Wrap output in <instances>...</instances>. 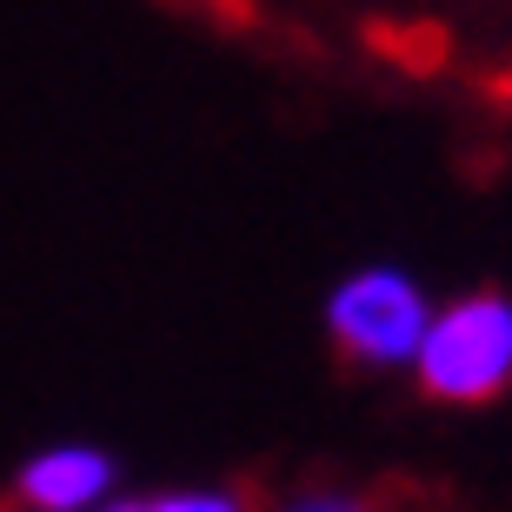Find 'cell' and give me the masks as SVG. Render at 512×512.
<instances>
[{"label": "cell", "instance_id": "1", "mask_svg": "<svg viewBox=\"0 0 512 512\" xmlns=\"http://www.w3.org/2000/svg\"><path fill=\"white\" fill-rule=\"evenodd\" d=\"M406 373L439 406H486V399H499L512 386V300L486 286V293H459V300L433 306Z\"/></svg>", "mask_w": 512, "mask_h": 512}, {"label": "cell", "instance_id": "4", "mask_svg": "<svg viewBox=\"0 0 512 512\" xmlns=\"http://www.w3.org/2000/svg\"><path fill=\"white\" fill-rule=\"evenodd\" d=\"M120 512H240L247 493H220V486H180V493H120Z\"/></svg>", "mask_w": 512, "mask_h": 512}, {"label": "cell", "instance_id": "3", "mask_svg": "<svg viewBox=\"0 0 512 512\" xmlns=\"http://www.w3.org/2000/svg\"><path fill=\"white\" fill-rule=\"evenodd\" d=\"M14 499L34 512H94L120 499V459L107 446H87V439H60V446H40L27 466L14 473Z\"/></svg>", "mask_w": 512, "mask_h": 512}, {"label": "cell", "instance_id": "2", "mask_svg": "<svg viewBox=\"0 0 512 512\" xmlns=\"http://www.w3.org/2000/svg\"><path fill=\"white\" fill-rule=\"evenodd\" d=\"M426 320H433V300L406 266H353L326 293V340L340 346V360L366 373H406Z\"/></svg>", "mask_w": 512, "mask_h": 512}, {"label": "cell", "instance_id": "5", "mask_svg": "<svg viewBox=\"0 0 512 512\" xmlns=\"http://www.w3.org/2000/svg\"><path fill=\"white\" fill-rule=\"evenodd\" d=\"M300 506L306 512H346V506H360V493H306Z\"/></svg>", "mask_w": 512, "mask_h": 512}]
</instances>
